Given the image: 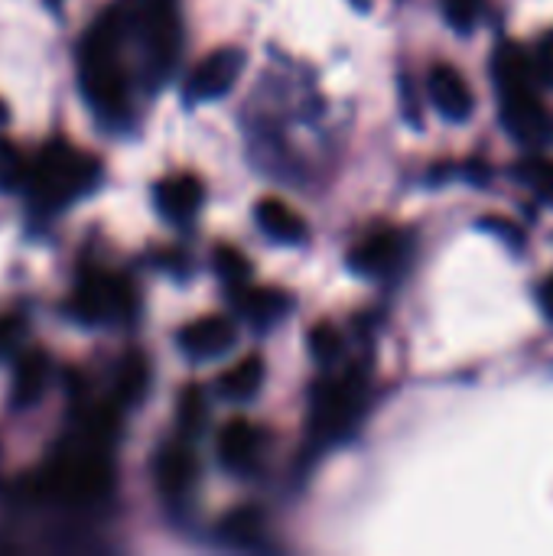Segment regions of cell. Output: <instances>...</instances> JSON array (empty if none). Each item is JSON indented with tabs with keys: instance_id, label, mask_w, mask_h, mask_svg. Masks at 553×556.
Segmentation results:
<instances>
[{
	"instance_id": "cell-10",
	"label": "cell",
	"mask_w": 553,
	"mask_h": 556,
	"mask_svg": "<svg viewBox=\"0 0 553 556\" xmlns=\"http://www.w3.org/2000/svg\"><path fill=\"white\" fill-rule=\"evenodd\" d=\"M215 446H218V459H222V466H225L228 472L244 476V472H251V469L261 463L264 437H261V430H257L251 420L235 417V420H228V424L218 430Z\"/></svg>"
},
{
	"instance_id": "cell-28",
	"label": "cell",
	"mask_w": 553,
	"mask_h": 556,
	"mask_svg": "<svg viewBox=\"0 0 553 556\" xmlns=\"http://www.w3.org/2000/svg\"><path fill=\"white\" fill-rule=\"evenodd\" d=\"M20 339V319L16 316H0V355H7Z\"/></svg>"
},
{
	"instance_id": "cell-17",
	"label": "cell",
	"mask_w": 553,
	"mask_h": 556,
	"mask_svg": "<svg viewBox=\"0 0 553 556\" xmlns=\"http://www.w3.org/2000/svg\"><path fill=\"white\" fill-rule=\"evenodd\" d=\"M238 306H241V316L248 323H254V326H274L290 309V296L280 293V290H241L238 293Z\"/></svg>"
},
{
	"instance_id": "cell-7",
	"label": "cell",
	"mask_w": 553,
	"mask_h": 556,
	"mask_svg": "<svg viewBox=\"0 0 553 556\" xmlns=\"http://www.w3.org/2000/svg\"><path fill=\"white\" fill-rule=\"evenodd\" d=\"M241 65H244V55H241V49H231V46L202 55L196 62V68L189 72V78H186V91H183L186 101L199 104V101L225 98L231 91V85L238 81Z\"/></svg>"
},
{
	"instance_id": "cell-18",
	"label": "cell",
	"mask_w": 553,
	"mask_h": 556,
	"mask_svg": "<svg viewBox=\"0 0 553 556\" xmlns=\"http://www.w3.org/2000/svg\"><path fill=\"white\" fill-rule=\"evenodd\" d=\"M264 384V362L257 355H248L241 358L238 365H231L225 375H222V394L231 397V401H244L251 394H257Z\"/></svg>"
},
{
	"instance_id": "cell-27",
	"label": "cell",
	"mask_w": 553,
	"mask_h": 556,
	"mask_svg": "<svg viewBox=\"0 0 553 556\" xmlns=\"http://www.w3.org/2000/svg\"><path fill=\"white\" fill-rule=\"evenodd\" d=\"M29 160H23L10 143H0V186H23Z\"/></svg>"
},
{
	"instance_id": "cell-9",
	"label": "cell",
	"mask_w": 553,
	"mask_h": 556,
	"mask_svg": "<svg viewBox=\"0 0 553 556\" xmlns=\"http://www.w3.org/2000/svg\"><path fill=\"white\" fill-rule=\"evenodd\" d=\"M404 235L394 228H378L368 238H362L355 244V251L349 254V267L362 277H385L391 274L401 261H404Z\"/></svg>"
},
{
	"instance_id": "cell-3",
	"label": "cell",
	"mask_w": 553,
	"mask_h": 556,
	"mask_svg": "<svg viewBox=\"0 0 553 556\" xmlns=\"http://www.w3.org/2000/svg\"><path fill=\"white\" fill-rule=\"evenodd\" d=\"M101 169L91 153H81L68 143H49L39 150L36 160L26 166L23 186L29 189L33 202L42 208H59L78 195H85L98 182Z\"/></svg>"
},
{
	"instance_id": "cell-11",
	"label": "cell",
	"mask_w": 553,
	"mask_h": 556,
	"mask_svg": "<svg viewBox=\"0 0 553 556\" xmlns=\"http://www.w3.org/2000/svg\"><path fill=\"white\" fill-rule=\"evenodd\" d=\"M235 339H238V332L225 316H202L179 332V349H183V355L205 362V358L225 355L235 345Z\"/></svg>"
},
{
	"instance_id": "cell-26",
	"label": "cell",
	"mask_w": 553,
	"mask_h": 556,
	"mask_svg": "<svg viewBox=\"0 0 553 556\" xmlns=\"http://www.w3.org/2000/svg\"><path fill=\"white\" fill-rule=\"evenodd\" d=\"M531 72L541 88H553V29L541 36V42L531 55Z\"/></svg>"
},
{
	"instance_id": "cell-2",
	"label": "cell",
	"mask_w": 553,
	"mask_h": 556,
	"mask_svg": "<svg viewBox=\"0 0 553 556\" xmlns=\"http://www.w3.org/2000/svg\"><path fill=\"white\" fill-rule=\"evenodd\" d=\"M111 485L114 469L104 456V446L88 437L59 450L33 479V492L55 505H95L111 492Z\"/></svg>"
},
{
	"instance_id": "cell-4",
	"label": "cell",
	"mask_w": 553,
	"mask_h": 556,
	"mask_svg": "<svg viewBox=\"0 0 553 556\" xmlns=\"http://www.w3.org/2000/svg\"><path fill=\"white\" fill-rule=\"evenodd\" d=\"M365 381L362 375L329 378L313 391V437L319 443L345 440L365 414Z\"/></svg>"
},
{
	"instance_id": "cell-22",
	"label": "cell",
	"mask_w": 553,
	"mask_h": 556,
	"mask_svg": "<svg viewBox=\"0 0 553 556\" xmlns=\"http://www.w3.org/2000/svg\"><path fill=\"white\" fill-rule=\"evenodd\" d=\"M212 267H215V274L228 283V287H244V280H248V270H251V264H248V257L238 251V248H228V244H222V248H215V254H212Z\"/></svg>"
},
{
	"instance_id": "cell-6",
	"label": "cell",
	"mask_w": 553,
	"mask_h": 556,
	"mask_svg": "<svg viewBox=\"0 0 553 556\" xmlns=\"http://www.w3.org/2000/svg\"><path fill=\"white\" fill-rule=\"evenodd\" d=\"M502 101V127L525 147L531 150H544L553 143V111L538 98L535 88H521V91H508L499 94Z\"/></svg>"
},
{
	"instance_id": "cell-12",
	"label": "cell",
	"mask_w": 553,
	"mask_h": 556,
	"mask_svg": "<svg viewBox=\"0 0 553 556\" xmlns=\"http://www.w3.org/2000/svg\"><path fill=\"white\" fill-rule=\"evenodd\" d=\"M196 456L186 443H166L160 453H156V463H153V479H156V489L166 495V498H183L192 485H196Z\"/></svg>"
},
{
	"instance_id": "cell-8",
	"label": "cell",
	"mask_w": 553,
	"mask_h": 556,
	"mask_svg": "<svg viewBox=\"0 0 553 556\" xmlns=\"http://www.w3.org/2000/svg\"><path fill=\"white\" fill-rule=\"evenodd\" d=\"M427 94L433 101V108L440 111V117H447L450 124H463L473 117L476 111V98L473 88L466 81V75L447 62H437L427 75Z\"/></svg>"
},
{
	"instance_id": "cell-16",
	"label": "cell",
	"mask_w": 553,
	"mask_h": 556,
	"mask_svg": "<svg viewBox=\"0 0 553 556\" xmlns=\"http://www.w3.org/2000/svg\"><path fill=\"white\" fill-rule=\"evenodd\" d=\"M49 384V358L42 352H29L20 358L16 375H13V404L29 407L39 401V394Z\"/></svg>"
},
{
	"instance_id": "cell-1",
	"label": "cell",
	"mask_w": 553,
	"mask_h": 556,
	"mask_svg": "<svg viewBox=\"0 0 553 556\" xmlns=\"http://www.w3.org/2000/svg\"><path fill=\"white\" fill-rule=\"evenodd\" d=\"M127 36L121 7L104 10L78 46V85L98 117L117 121L130 108V85L121 65V39Z\"/></svg>"
},
{
	"instance_id": "cell-13",
	"label": "cell",
	"mask_w": 553,
	"mask_h": 556,
	"mask_svg": "<svg viewBox=\"0 0 553 556\" xmlns=\"http://www.w3.org/2000/svg\"><path fill=\"white\" fill-rule=\"evenodd\" d=\"M202 199H205V189H202L199 176H192V173L169 176L156 186V208L169 222H189L199 212Z\"/></svg>"
},
{
	"instance_id": "cell-15",
	"label": "cell",
	"mask_w": 553,
	"mask_h": 556,
	"mask_svg": "<svg viewBox=\"0 0 553 556\" xmlns=\"http://www.w3.org/2000/svg\"><path fill=\"white\" fill-rule=\"evenodd\" d=\"M492 75H495V88L499 94L508 91H521V88H535V72H531V55L515 46V42H502L492 55Z\"/></svg>"
},
{
	"instance_id": "cell-29",
	"label": "cell",
	"mask_w": 553,
	"mask_h": 556,
	"mask_svg": "<svg viewBox=\"0 0 553 556\" xmlns=\"http://www.w3.org/2000/svg\"><path fill=\"white\" fill-rule=\"evenodd\" d=\"M541 309H544V316L553 323V277H548L541 283Z\"/></svg>"
},
{
	"instance_id": "cell-19",
	"label": "cell",
	"mask_w": 553,
	"mask_h": 556,
	"mask_svg": "<svg viewBox=\"0 0 553 556\" xmlns=\"http://www.w3.org/2000/svg\"><path fill=\"white\" fill-rule=\"evenodd\" d=\"M264 534V518L254 508H238L218 525V538L231 547H251Z\"/></svg>"
},
{
	"instance_id": "cell-5",
	"label": "cell",
	"mask_w": 553,
	"mask_h": 556,
	"mask_svg": "<svg viewBox=\"0 0 553 556\" xmlns=\"http://www.w3.org/2000/svg\"><path fill=\"white\" fill-rule=\"evenodd\" d=\"M137 309V290L130 280L117 274H88L75 296H72V313L81 323H124Z\"/></svg>"
},
{
	"instance_id": "cell-21",
	"label": "cell",
	"mask_w": 553,
	"mask_h": 556,
	"mask_svg": "<svg viewBox=\"0 0 553 556\" xmlns=\"http://www.w3.org/2000/svg\"><path fill=\"white\" fill-rule=\"evenodd\" d=\"M515 176L541 199V202H548L553 205V160L551 156H541V153H535V156H525V160H518V166H515Z\"/></svg>"
},
{
	"instance_id": "cell-25",
	"label": "cell",
	"mask_w": 553,
	"mask_h": 556,
	"mask_svg": "<svg viewBox=\"0 0 553 556\" xmlns=\"http://www.w3.org/2000/svg\"><path fill=\"white\" fill-rule=\"evenodd\" d=\"M205 414H209L205 394L199 388H186L183 401H179V424H183V430L196 437L202 430V424H205Z\"/></svg>"
},
{
	"instance_id": "cell-20",
	"label": "cell",
	"mask_w": 553,
	"mask_h": 556,
	"mask_svg": "<svg viewBox=\"0 0 553 556\" xmlns=\"http://www.w3.org/2000/svg\"><path fill=\"white\" fill-rule=\"evenodd\" d=\"M150 384V365L140 352L127 355L117 371V401L121 404H140Z\"/></svg>"
},
{
	"instance_id": "cell-30",
	"label": "cell",
	"mask_w": 553,
	"mask_h": 556,
	"mask_svg": "<svg viewBox=\"0 0 553 556\" xmlns=\"http://www.w3.org/2000/svg\"><path fill=\"white\" fill-rule=\"evenodd\" d=\"M352 3H355L359 10H368V7H372V0H352Z\"/></svg>"
},
{
	"instance_id": "cell-24",
	"label": "cell",
	"mask_w": 553,
	"mask_h": 556,
	"mask_svg": "<svg viewBox=\"0 0 553 556\" xmlns=\"http://www.w3.org/2000/svg\"><path fill=\"white\" fill-rule=\"evenodd\" d=\"M310 352L319 365H332L342 355V336L329 323H319L316 329H310Z\"/></svg>"
},
{
	"instance_id": "cell-31",
	"label": "cell",
	"mask_w": 553,
	"mask_h": 556,
	"mask_svg": "<svg viewBox=\"0 0 553 556\" xmlns=\"http://www.w3.org/2000/svg\"><path fill=\"white\" fill-rule=\"evenodd\" d=\"M0 121H7V104L0 101Z\"/></svg>"
},
{
	"instance_id": "cell-32",
	"label": "cell",
	"mask_w": 553,
	"mask_h": 556,
	"mask_svg": "<svg viewBox=\"0 0 553 556\" xmlns=\"http://www.w3.org/2000/svg\"><path fill=\"white\" fill-rule=\"evenodd\" d=\"M46 3H52V7H55V3H59V0H46Z\"/></svg>"
},
{
	"instance_id": "cell-23",
	"label": "cell",
	"mask_w": 553,
	"mask_h": 556,
	"mask_svg": "<svg viewBox=\"0 0 553 556\" xmlns=\"http://www.w3.org/2000/svg\"><path fill=\"white\" fill-rule=\"evenodd\" d=\"M482 3L486 0H440L443 7V16L447 23L456 29V33H473L482 20Z\"/></svg>"
},
{
	"instance_id": "cell-14",
	"label": "cell",
	"mask_w": 553,
	"mask_h": 556,
	"mask_svg": "<svg viewBox=\"0 0 553 556\" xmlns=\"http://www.w3.org/2000/svg\"><path fill=\"white\" fill-rule=\"evenodd\" d=\"M254 218H257V228H261L267 238L280 241V244H303L306 235H310V228H306V222L300 218V212H293V208H290L287 202H280V199H261V202L254 205Z\"/></svg>"
}]
</instances>
